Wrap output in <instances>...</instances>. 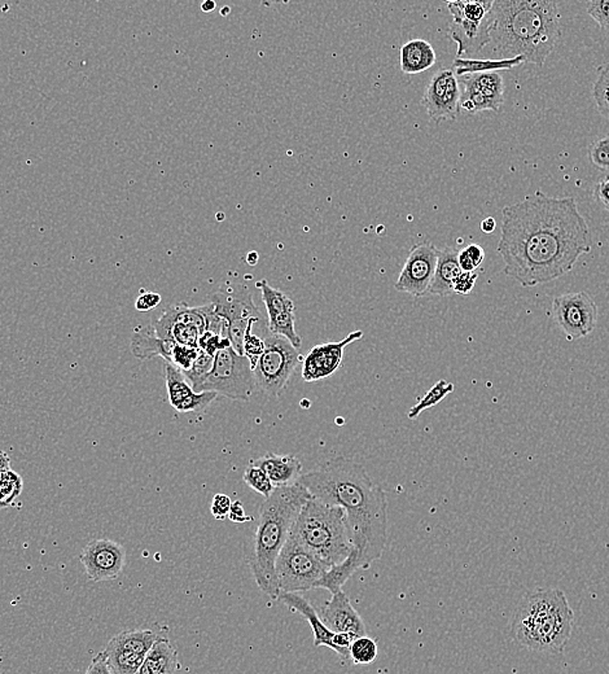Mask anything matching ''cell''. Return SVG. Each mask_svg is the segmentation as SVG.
I'll return each instance as SVG.
<instances>
[{"label":"cell","mask_w":609,"mask_h":674,"mask_svg":"<svg viewBox=\"0 0 609 674\" xmlns=\"http://www.w3.org/2000/svg\"><path fill=\"white\" fill-rule=\"evenodd\" d=\"M258 262V255L255 252H251L248 255V264L251 265V266H255V265H257Z\"/></svg>","instance_id":"obj_52"},{"label":"cell","mask_w":609,"mask_h":674,"mask_svg":"<svg viewBox=\"0 0 609 674\" xmlns=\"http://www.w3.org/2000/svg\"><path fill=\"white\" fill-rule=\"evenodd\" d=\"M161 294L151 291L140 290L139 296L135 300V309L140 313H147L161 304Z\"/></svg>","instance_id":"obj_43"},{"label":"cell","mask_w":609,"mask_h":674,"mask_svg":"<svg viewBox=\"0 0 609 674\" xmlns=\"http://www.w3.org/2000/svg\"><path fill=\"white\" fill-rule=\"evenodd\" d=\"M164 371L170 405L178 413H200V411H204L211 402L216 401L217 393L214 391L197 393L185 379L184 373L169 362H165Z\"/></svg>","instance_id":"obj_20"},{"label":"cell","mask_w":609,"mask_h":674,"mask_svg":"<svg viewBox=\"0 0 609 674\" xmlns=\"http://www.w3.org/2000/svg\"><path fill=\"white\" fill-rule=\"evenodd\" d=\"M22 480L12 470L0 471V508H8L22 494Z\"/></svg>","instance_id":"obj_33"},{"label":"cell","mask_w":609,"mask_h":674,"mask_svg":"<svg viewBox=\"0 0 609 674\" xmlns=\"http://www.w3.org/2000/svg\"><path fill=\"white\" fill-rule=\"evenodd\" d=\"M179 668L175 647L167 638L160 637L147 653L137 674H176Z\"/></svg>","instance_id":"obj_26"},{"label":"cell","mask_w":609,"mask_h":674,"mask_svg":"<svg viewBox=\"0 0 609 674\" xmlns=\"http://www.w3.org/2000/svg\"><path fill=\"white\" fill-rule=\"evenodd\" d=\"M255 287L261 291L262 300H264V304L266 306L267 316L273 317L281 313H287V311L296 310L292 300L287 294L282 292L281 290L273 288L264 279L257 282Z\"/></svg>","instance_id":"obj_29"},{"label":"cell","mask_w":609,"mask_h":674,"mask_svg":"<svg viewBox=\"0 0 609 674\" xmlns=\"http://www.w3.org/2000/svg\"><path fill=\"white\" fill-rule=\"evenodd\" d=\"M497 228V220L493 217L485 218L481 222V229L485 234H491Z\"/></svg>","instance_id":"obj_49"},{"label":"cell","mask_w":609,"mask_h":674,"mask_svg":"<svg viewBox=\"0 0 609 674\" xmlns=\"http://www.w3.org/2000/svg\"><path fill=\"white\" fill-rule=\"evenodd\" d=\"M267 327H269L270 334L287 338L296 349L301 348V337L297 335L296 328H294V311L269 317Z\"/></svg>","instance_id":"obj_30"},{"label":"cell","mask_w":609,"mask_h":674,"mask_svg":"<svg viewBox=\"0 0 609 674\" xmlns=\"http://www.w3.org/2000/svg\"><path fill=\"white\" fill-rule=\"evenodd\" d=\"M160 637L161 635L158 633L151 631V629H134V631L121 632L108 642L105 650H117V652L147 655Z\"/></svg>","instance_id":"obj_27"},{"label":"cell","mask_w":609,"mask_h":674,"mask_svg":"<svg viewBox=\"0 0 609 674\" xmlns=\"http://www.w3.org/2000/svg\"><path fill=\"white\" fill-rule=\"evenodd\" d=\"M575 628V612L560 589H537L526 594L512 621L515 640L529 652L561 653Z\"/></svg>","instance_id":"obj_5"},{"label":"cell","mask_w":609,"mask_h":674,"mask_svg":"<svg viewBox=\"0 0 609 674\" xmlns=\"http://www.w3.org/2000/svg\"><path fill=\"white\" fill-rule=\"evenodd\" d=\"M291 535L331 568L344 563L352 553L345 511L313 497L302 506Z\"/></svg>","instance_id":"obj_6"},{"label":"cell","mask_w":609,"mask_h":674,"mask_svg":"<svg viewBox=\"0 0 609 674\" xmlns=\"http://www.w3.org/2000/svg\"><path fill=\"white\" fill-rule=\"evenodd\" d=\"M319 616L329 631L346 633L354 638L366 635V625L344 590L332 594V598L320 609Z\"/></svg>","instance_id":"obj_21"},{"label":"cell","mask_w":609,"mask_h":674,"mask_svg":"<svg viewBox=\"0 0 609 674\" xmlns=\"http://www.w3.org/2000/svg\"><path fill=\"white\" fill-rule=\"evenodd\" d=\"M551 311L556 326L569 341L588 337L598 325V306L584 291L555 297Z\"/></svg>","instance_id":"obj_13"},{"label":"cell","mask_w":609,"mask_h":674,"mask_svg":"<svg viewBox=\"0 0 609 674\" xmlns=\"http://www.w3.org/2000/svg\"><path fill=\"white\" fill-rule=\"evenodd\" d=\"M214 313L225 322V337L231 341V348L243 355L246 329L260 320V310L253 301L251 291L246 285L220 287L210 294Z\"/></svg>","instance_id":"obj_10"},{"label":"cell","mask_w":609,"mask_h":674,"mask_svg":"<svg viewBox=\"0 0 609 674\" xmlns=\"http://www.w3.org/2000/svg\"><path fill=\"white\" fill-rule=\"evenodd\" d=\"M461 88L452 67L437 70L423 95L422 105L434 123L455 121L461 113Z\"/></svg>","instance_id":"obj_14"},{"label":"cell","mask_w":609,"mask_h":674,"mask_svg":"<svg viewBox=\"0 0 609 674\" xmlns=\"http://www.w3.org/2000/svg\"><path fill=\"white\" fill-rule=\"evenodd\" d=\"M378 658V643L372 638L363 635L355 638L350 644V661L357 665H369Z\"/></svg>","instance_id":"obj_34"},{"label":"cell","mask_w":609,"mask_h":674,"mask_svg":"<svg viewBox=\"0 0 609 674\" xmlns=\"http://www.w3.org/2000/svg\"><path fill=\"white\" fill-rule=\"evenodd\" d=\"M593 95L600 113L609 121V64L598 67Z\"/></svg>","instance_id":"obj_35"},{"label":"cell","mask_w":609,"mask_h":674,"mask_svg":"<svg viewBox=\"0 0 609 674\" xmlns=\"http://www.w3.org/2000/svg\"><path fill=\"white\" fill-rule=\"evenodd\" d=\"M498 253L505 274L523 287L549 283L572 272L593 247L587 220L575 197L537 191L503 208Z\"/></svg>","instance_id":"obj_1"},{"label":"cell","mask_w":609,"mask_h":674,"mask_svg":"<svg viewBox=\"0 0 609 674\" xmlns=\"http://www.w3.org/2000/svg\"><path fill=\"white\" fill-rule=\"evenodd\" d=\"M175 344L158 337L152 325L139 326L132 332L130 349L132 355L140 361L161 357L167 362Z\"/></svg>","instance_id":"obj_24"},{"label":"cell","mask_w":609,"mask_h":674,"mask_svg":"<svg viewBox=\"0 0 609 674\" xmlns=\"http://www.w3.org/2000/svg\"><path fill=\"white\" fill-rule=\"evenodd\" d=\"M458 255L459 249L454 247L438 249L437 265H435L434 281L429 287V294L443 297L454 294L452 287L461 274Z\"/></svg>","instance_id":"obj_23"},{"label":"cell","mask_w":609,"mask_h":674,"mask_svg":"<svg viewBox=\"0 0 609 674\" xmlns=\"http://www.w3.org/2000/svg\"><path fill=\"white\" fill-rule=\"evenodd\" d=\"M232 500L226 494H216L211 500L210 512L214 519H228L229 511H231Z\"/></svg>","instance_id":"obj_44"},{"label":"cell","mask_w":609,"mask_h":674,"mask_svg":"<svg viewBox=\"0 0 609 674\" xmlns=\"http://www.w3.org/2000/svg\"><path fill=\"white\" fill-rule=\"evenodd\" d=\"M199 353V348L175 344L172 353H170L169 361L167 362L176 367V369L181 370L182 373H185V371H188L193 367V362L196 361Z\"/></svg>","instance_id":"obj_38"},{"label":"cell","mask_w":609,"mask_h":674,"mask_svg":"<svg viewBox=\"0 0 609 674\" xmlns=\"http://www.w3.org/2000/svg\"><path fill=\"white\" fill-rule=\"evenodd\" d=\"M253 325L246 329V337H244L243 355L251 362L252 370H255L258 359L264 352V341L252 332Z\"/></svg>","instance_id":"obj_41"},{"label":"cell","mask_w":609,"mask_h":674,"mask_svg":"<svg viewBox=\"0 0 609 674\" xmlns=\"http://www.w3.org/2000/svg\"><path fill=\"white\" fill-rule=\"evenodd\" d=\"M594 196H596V202L605 207V211H609V175L605 181L599 182L596 185L594 190Z\"/></svg>","instance_id":"obj_47"},{"label":"cell","mask_w":609,"mask_h":674,"mask_svg":"<svg viewBox=\"0 0 609 674\" xmlns=\"http://www.w3.org/2000/svg\"><path fill=\"white\" fill-rule=\"evenodd\" d=\"M0 674H3V673H2V672H0Z\"/></svg>","instance_id":"obj_53"},{"label":"cell","mask_w":609,"mask_h":674,"mask_svg":"<svg viewBox=\"0 0 609 674\" xmlns=\"http://www.w3.org/2000/svg\"><path fill=\"white\" fill-rule=\"evenodd\" d=\"M587 13L596 20L603 31H609V0H593L588 3Z\"/></svg>","instance_id":"obj_42"},{"label":"cell","mask_w":609,"mask_h":674,"mask_svg":"<svg viewBox=\"0 0 609 674\" xmlns=\"http://www.w3.org/2000/svg\"><path fill=\"white\" fill-rule=\"evenodd\" d=\"M217 4L216 2H211V0H208V2H204L202 4V12H205V13H209V12H213L216 10Z\"/></svg>","instance_id":"obj_51"},{"label":"cell","mask_w":609,"mask_h":674,"mask_svg":"<svg viewBox=\"0 0 609 674\" xmlns=\"http://www.w3.org/2000/svg\"><path fill=\"white\" fill-rule=\"evenodd\" d=\"M264 341V352L258 359L253 375L258 391L269 397H278L301 364L302 355L287 338L278 335H270Z\"/></svg>","instance_id":"obj_11"},{"label":"cell","mask_w":609,"mask_h":674,"mask_svg":"<svg viewBox=\"0 0 609 674\" xmlns=\"http://www.w3.org/2000/svg\"><path fill=\"white\" fill-rule=\"evenodd\" d=\"M437 56L432 44L425 40H408L399 51V66L405 75H420L434 66Z\"/></svg>","instance_id":"obj_25"},{"label":"cell","mask_w":609,"mask_h":674,"mask_svg":"<svg viewBox=\"0 0 609 674\" xmlns=\"http://www.w3.org/2000/svg\"><path fill=\"white\" fill-rule=\"evenodd\" d=\"M310 499L308 490L294 482L276 487L272 496L261 505L260 522L253 535L249 566L255 584L273 600H278L281 596L275 575L276 559L290 537L302 506Z\"/></svg>","instance_id":"obj_4"},{"label":"cell","mask_w":609,"mask_h":674,"mask_svg":"<svg viewBox=\"0 0 609 674\" xmlns=\"http://www.w3.org/2000/svg\"><path fill=\"white\" fill-rule=\"evenodd\" d=\"M526 63L525 58H498V60H476V58H455L452 64L455 75L463 76L476 75V73L499 72V70H510L514 67L522 66Z\"/></svg>","instance_id":"obj_28"},{"label":"cell","mask_w":609,"mask_h":674,"mask_svg":"<svg viewBox=\"0 0 609 674\" xmlns=\"http://www.w3.org/2000/svg\"><path fill=\"white\" fill-rule=\"evenodd\" d=\"M278 600L283 602L291 611L297 612L308 620L314 634V646L328 647L338 653L341 658L350 659V644L355 640L353 635L329 631L311 603L299 594L283 593L279 596Z\"/></svg>","instance_id":"obj_18"},{"label":"cell","mask_w":609,"mask_h":674,"mask_svg":"<svg viewBox=\"0 0 609 674\" xmlns=\"http://www.w3.org/2000/svg\"><path fill=\"white\" fill-rule=\"evenodd\" d=\"M228 517L229 520L234 523H246L251 520V517L246 514L243 503H241L240 500H235V502H232L231 511H229Z\"/></svg>","instance_id":"obj_48"},{"label":"cell","mask_w":609,"mask_h":674,"mask_svg":"<svg viewBox=\"0 0 609 674\" xmlns=\"http://www.w3.org/2000/svg\"><path fill=\"white\" fill-rule=\"evenodd\" d=\"M362 337H363V331L358 329L337 343H326L314 346L302 361V379L306 382H314L334 375L343 362L344 350L350 344L361 340Z\"/></svg>","instance_id":"obj_19"},{"label":"cell","mask_w":609,"mask_h":674,"mask_svg":"<svg viewBox=\"0 0 609 674\" xmlns=\"http://www.w3.org/2000/svg\"><path fill=\"white\" fill-rule=\"evenodd\" d=\"M243 479L251 490L260 493L264 499H269L273 491L275 490L272 480L267 478L266 473L255 464L251 463L246 467Z\"/></svg>","instance_id":"obj_36"},{"label":"cell","mask_w":609,"mask_h":674,"mask_svg":"<svg viewBox=\"0 0 609 674\" xmlns=\"http://www.w3.org/2000/svg\"><path fill=\"white\" fill-rule=\"evenodd\" d=\"M152 327L163 340L193 348H199V338L205 331L225 335V322L214 313L210 302L196 308L184 302L170 306Z\"/></svg>","instance_id":"obj_7"},{"label":"cell","mask_w":609,"mask_h":674,"mask_svg":"<svg viewBox=\"0 0 609 674\" xmlns=\"http://www.w3.org/2000/svg\"><path fill=\"white\" fill-rule=\"evenodd\" d=\"M79 561L91 581H111L125 568L126 550L122 544L108 538L94 540L82 550Z\"/></svg>","instance_id":"obj_17"},{"label":"cell","mask_w":609,"mask_h":674,"mask_svg":"<svg viewBox=\"0 0 609 674\" xmlns=\"http://www.w3.org/2000/svg\"><path fill=\"white\" fill-rule=\"evenodd\" d=\"M85 674H113L109 668L107 656L104 655V652H99L98 655L94 656L93 661H91L90 667L87 668Z\"/></svg>","instance_id":"obj_46"},{"label":"cell","mask_w":609,"mask_h":674,"mask_svg":"<svg viewBox=\"0 0 609 674\" xmlns=\"http://www.w3.org/2000/svg\"><path fill=\"white\" fill-rule=\"evenodd\" d=\"M560 12L549 0H496L489 13L491 47L499 58H525L542 67L560 40Z\"/></svg>","instance_id":"obj_3"},{"label":"cell","mask_w":609,"mask_h":674,"mask_svg":"<svg viewBox=\"0 0 609 674\" xmlns=\"http://www.w3.org/2000/svg\"><path fill=\"white\" fill-rule=\"evenodd\" d=\"M329 570L328 564L290 533L275 563L279 590L281 594H299L318 589Z\"/></svg>","instance_id":"obj_8"},{"label":"cell","mask_w":609,"mask_h":674,"mask_svg":"<svg viewBox=\"0 0 609 674\" xmlns=\"http://www.w3.org/2000/svg\"><path fill=\"white\" fill-rule=\"evenodd\" d=\"M452 391H454L452 382L438 381L431 390L426 391L425 396L414 408H411L407 414L408 419H416L426 409L434 408L437 403L445 400L447 394L452 393Z\"/></svg>","instance_id":"obj_31"},{"label":"cell","mask_w":609,"mask_h":674,"mask_svg":"<svg viewBox=\"0 0 609 674\" xmlns=\"http://www.w3.org/2000/svg\"><path fill=\"white\" fill-rule=\"evenodd\" d=\"M493 4V0L447 3L452 14L447 35L458 44V58L478 54L490 43L489 13Z\"/></svg>","instance_id":"obj_9"},{"label":"cell","mask_w":609,"mask_h":674,"mask_svg":"<svg viewBox=\"0 0 609 674\" xmlns=\"http://www.w3.org/2000/svg\"><path fill=\"white\" fill-rule=\"evenodd\" d=\"M311 497L345 511L352 553L335 566V575L346 581L367 570L384 554L388 541V500L382 488L373 484L362 464L336 457L297 480Z\"/></svg>","instance_id":"obj_2"},{"label":"cell","mask_w":609,"mask_h":674,"mask_svg":"<svg viewBox=\"0 0 609 674\" xmlns=\"http://www.w3.org/2000/svg\"><path fill=\"white\" fill-rule=\"evenodd\" d=\"M255 375L251 362L244 355L228 348L214 355L213 369L200 391H214L235 401H249L255 391Z\"/></svg>","instance_id":"obj_12"},{"label":"cell","mask_w":609,"mask_h":674,"mask_svg":"<svg viewBox=\"0 0 609 674\" xmlns=\"http://www.w3.org/2000/svg\"><path fill=\"white\" fill-rule=\"evenodd\" d=\"M588 158L600 172L609 173V135L591 143Z\"/></svg>","instance_id":"obj_39"},{"label":"cell","mask_w":609,"mask_h":674,"mask_svg":"<svg viewBox=\"0 0 609 674\" xmlns=\"http://www.w3.org/2000/svg\"><path fill=\"white\" fill-rule=\"evenodd\" d=\"M251 463L260 467L266 473L267 478L272 480L275 488L294 484L302 475L301 462L294 455L267 453L264 457L252 459Z\"/></svg>","instance_id":"obj_22"},{"label":"cell","mask_w":609,"mask_h":674,"mask_svg":"<svg viewBox=\"0 0 609 674\" xmlns=\"http://www.w3.org/2000/svg\"><path fill=\"white\" fill-rule=\"evenodd\" d=\"M479 275L476 273H464L461 272V275L458 276L455 281L452 291L457 294H470L475 288L476 281H478Z\"/></svg>","instance_id":"obj_45"},{"label":"cell","mask_w":609,"mask_h":674,"mask_svg":"<svg viewBox=\"0 0 609 674\" xmlns=\"http://www.w3.org/2000/svg\"><path fill=\"white\" fill-rule=\"evenodd\" d=\"M214 357L207 355V353L200 350L199 355H197L196 361L193 362V367L190 370L185 371L184 375L190 382L191 387L193 391L199 393L200 388L207 381L209 373L213 369Z\"/></svg>","instance_id":"obj_32"},{"label":"cell","mask_w":609,"mask_h":674,"mask_svg":"<svg viewBox=\"0 0 609 674\" xmlns=\"http://www.w3.org/2000/svg\"><path fill=\"white\" fill-rule=\"evenodd\" d=\"M485 260V252L479 244H470L466 248L459 250L458 261L461 272L475 273Z\"/></svg>","instance_id":"obj_37"},{"label":"cell","mask_w":609,"mask_h":674,"mask_svg":"<svg viewBox=\"0 0 609 674\" xmlns=\"http://www.w3.org/2000/svg\"><path fill=\"white\" fill-rule=\"evenodd\" d=\"M11 458L8 457L7 453L0 450V471L11 470Z\"/></svg>","instance_id":"obj_50"},{"label":"cell","mask_w":609,"mask_h":674,"mask_svg":"<svg viewBox=\"0 0 609 674\" xmlns=\"http://www.w3.org/2000/svg\"><path fill=\"white\" fill-rule=\"evenodd\" d=\"M438 249L431 241L415 244L408 253L407 260L394 288L399 292L411 294L415 299L428 294L429 287L434 281Z\"/></svg>","instance_id":"obj_15"},{"label":"cell","mask_w":609,"mask_h":674,"mask_svg":"<svg viewBox=\"0 0 609 674\" xmlns=\"http://www.w3.org/2000/svg\"><path fill=\"white\" fill-rule=\"evenodd\" d=\"M197 346L202 352L214 357L220 350L231 348V341L228 340V337H222V335L217 334V332L205 331L200 337L199 346Z\"/></svg>","instance_id":"obj_40"},{"label":"cell","mask_w":609,"mask_h":674,"mask_svg":"<svg viewBox=\"0 0 609 674\" xmlns=\"http://www.w3.org/2000/svg\"><path fill=\"white\" fill-rule=\"evenodd\" d=\"M463 84L461 109L470 114L491 111L499 113L505 100V82L498 72L459 76Z\"/></svg>","instance_id":"obj_16"}]
</instances>
